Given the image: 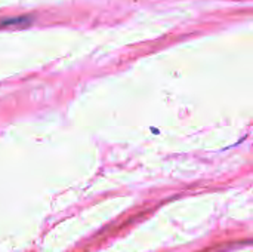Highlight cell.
<instances>
[{
	"mask_svg": "<svg viewBox=\"0 0 253 252\" xmlns=\"http://www.w3.org/2000/svg\"><path fill=\"white\" fill-rule=\"evenodd\" d=\"M13 24H16V27H28L27 24H30V19L27 18H13V19H6L0 22V28L3 27H15Z\"/></svg>",
	"mask_w": 253,
	"mask_h": 252,
	"instance_id": "obj_1",
	"label": "cell"
}]
</instances>
